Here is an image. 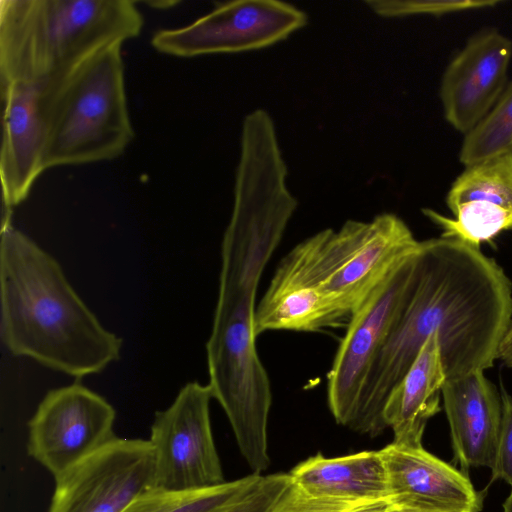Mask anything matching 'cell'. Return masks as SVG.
<instances>
[{"label":"cell","instance_id":"cell-1","mask_svg":"<svg viewBox=\"0 0 512 512\" xmlns=\"http://www.w3.org/2000/svg\"><path fill=\"white\" fill-rule=\"evenodd\" d=\"M287 170L265 159L236 168L234 201L221 243L218 297L206 343L209 387L224 410L253 473L270 465L268 418L272 393L255 345L258 286L298 202Z\"/></svg>","mask_w":512,"mask_h":512},{"label":"cell","instance_id":"cell-2","mask_svg":"<svg viewBox=\"0 0 512 512\" xmlns=\"http://www.w3.org/2000/svg\"><path fill=\"white\" fill-rule=\"evenodd\" d=\"M418 276L381 347L351 429L376 437L385 402L421 347L438 334L447 380L484 372L498 360L512 320V282L480 248L454 238L420 243Z\"/></svg>","mask_w":512,"mask_h":512},{"label":"cell","instance_id":"cell-3","mask_svg":"<svg viewBox=\"0 0 512 512\" xmlns=\"http://www.w3.org/2000/svg\"><path fill=\"white\" fill-rule=\"evenodd\" d=\"M1 339L28 357L75 378L101 373L119 360L123 340L107 330L66 278L59 262L13 227L0 240Z\"/></svg>","mask_w":512,"mask_h":512},{"label":"cell","instance_id":"cell-4","mask_svg":"<svg viewBox=\"0 0 512 512\" xmlns=\"http://www.w3.org/2000/svg\"><path fill=\"white\" fill-rule=\"evenodd\" d=\"M143 23L131 0H0L1 86L57 80Z\"/></svg>","mask_w":512,"mask_h":512},{"label":"cell","instance_id":"cell-5","mask_svg":"<svg viewBox=\"0 0 512 512\" xmlns=\"http://www.w3.org/2000/svg\"><path fill=\"white\" fill-rule=\"evenodd\" d=\"M122 45H110L59 79L40 85L45 170L112 160L133 140Z\"/></svg>","mask_w":512,"mask_h":512},{"label":"cell","instance_id":"cell-6","mask_svg":"<svg viewBox=\"0 0 512 512\" xmlns=\"http://www.w3.org/2000/svg\"><path fill=\"white\" fill-rule=\"evenodd\" d=\"M420 247L397 215L371 221L347 220L335 231L324 229L297 244L279 263L284 277L323 294L349 321L369 294Z\"/></svg>","mask_w":512,"mask_h":512},{"label":"cell","instance_id":"cell-7","mask_svg":"<svg viewBox=\"0 0 512 512\" xmlns=\"http://www.w3.org/2000/svg\"><path fill=\"white\" fill-rule=\"evenodd\" d=\"M419 249L386 276L346 324L327 374L328 407L340 425L350 428L356 418L374 360L415 286Z\"/></svg>","mask_w":512,"mask_h":512},{"label":"cell","instance_id":"cell-8","mask_svg":"<svg viewBox=\"0 0 512 512\" xmlns=\"http://www.w3.org/2000/svg\"><path fill=\"white\" fill-rule=\"evenodd\" d=\"M212 398L208 384L188 382L155 413L148 439L155 460L153 488L192 491L226 482L212 434Z\"/></svg>","mask_w":512,"mask_h":512},{"label":"cell","instance_id":"cell-9","mask_svg":"<svg viewBox=\"0 0 512 512\" xmlns=\"http://www.w3.org/2000/svg\"><path fill=\"white\" fill-rule=\"evenodd\" d=\"M307 14L276 0H235L179 28L160 29L151 44L160 53L191 58L271 46L307 24Z\"/></svg>","mask_w":512,"mask_h":512},{"label":"cell","instance_id":"cell-10","mask_svg":"<svg viewBox=\"0 0 512 512\" xmlns=\"http://www.w3.org/2000/svg\"><path fill=\"white\" fill-rule=\"evenodd\" d=\"M116 411L80 382L49 390L28 421V455L56 477L117 436Z\"/></svg>","mask_w":512,"mask_h":512},{"label":"cell","instance_id":"cell-11","mask_svg":"<svg viewBox=\"0 0 512 512\" xmlns=\"http://www.w3.org/2000/svg\"><path fill=\"white\" fill-rule=\"evenodd\" d=\"M154 469L149 440L116 437L54 477L48 512H122L153 487Z\"/></svg>","mask_w":512,"mask_h":512},{"label":"cell","instance_id":"cell-12","mask_svg":"<svg viewBox=\"0 0 512 512\" xmlns=\"http://www.w3.org/2000/svg\"><path fill=\"white\" fill-rule=\"evenodd\" d=\"M512 42L497 31L477 34L446 68L440 97L446 120L467 134L506 87Z\"/></svg>","mask_w":512,"mask_h":512},{"label":"cell","instance_id":"cell-13","mask_svg":"<svg viewBox=\"0 0 512 512\" xmlns=\"http://www.w3.org/2000/svg\"><path fill=\"white\" fill-rule=\"evenodd\" d=\"M379 453L394 505L428 512H480L484 494L467 474L426 451L394 442Z\"/></svg>","mask_w":512,"mask_h":512},{"label":"cell","instance_id":"cell-14","mask_svg":"<svg viewBox=\"0 0 512 512\" xmlns=\"http://www.w3.org/2000/svg\"><path fill=\"white\" fill-rule=\"evenodd\" d=\"M41 87L27 82L1 86L3 136L0 176L8 210L28 196L45 170L46 129L40 107Z\"/></svg>","mask_w":512,"mask_h":512},{"label":"cell","instance_id":"cell-15","mask_svg":"<svg viewBox=\"0 0 512 512\" xmlns=\"http://www.w3.org/2000/svg\"><path fill=\"white\" fill-rule=\"evenodd\" d=\"M441 396L449 424L453 460L461 471L492 469L502 419L500 389L484 372L446 380Z\"/></svg>","mask_w":512,"mask_h":512},{"label":"cell","instance_id":"cell-16","mask_svg":"<svg viewBox=\"0 0 512 512\" xmlns=\"http://www.w3.org/2000/svg\"><path fill=\"white\" fill-rule=\"evenodd\" d=\"M447 380L438 334L428 337L412 365L390 392L383 420L394 434L393 442L422 446L428 420L440 410V394Z\"/></svg>","mask_w":512,"mask_h":512},{"label":"cell","instance_id":"cell-17","mask_svg":"<svg viewBox=\"0 0 512 512\" xmlns=\"http://www.w3.org/2000/svg\"><path fill=\"white\" fill-rule=\"evenodd\" d=\"M290 476L294 484L317 496L390 499L387 472L379 451L334 458L317 454L295 466Z\"/></svg>","mask_w":512,"mask_h":512},{"label":"cell","instance_id":"cell-18","mask_svg":"<svg viewBox=\"0 0 512 512\" xmlns=\"http://www.w3.org/2000/svg\"><path fill=\"white\" fill-rule=\"evenodd\" d=\"M423 214L442 229L441 237L454 238L480 248L501 232L512 230V210L483 200L459 204L455 218H448L435 210L424 208Z\"/></svg>","mask_w":512,"mask_h":512},{"label":"cell","instance_id":"cell-19","mask_svg":"<svg viewBox=\"0 0 512 512\" xmlns=\"http://www.w3.org/2000/svg\"><path fill=\"white\" fill-rule=\"evenodd\" d=\"M465 167L446 197L452 212L459 204L474 200L492 202L512 210V153Z\"/></svg>","mask_w":512,"mask_h":512},{"label":"cell","instance_id":"cell-20","mask_svg":"<svg viewBox=\"0 0 512 512\" xmlns=\"http://www.w3.org/2000/svg\"><path fill=\"white\" fill-rule=\"evenodd\" d=\"M259 474L226 481L220 485L192 491L149 488L138 495L122 512H214L250 485Z\"/></svg>","mask_w":512,"mask_h":512},{"label":"cell","instance_id":"cell-21","mask_svg":"<svg viewBox=\"0 0 512 512\" xmlns=\"http://www.w3.org/2000/svg\"><path fill=\"white\" fill-rule=\"evenodd\" d=\"M505 153H512V81L488 114L465 134L459 159L469 166Z\"/></svg>","mask_w":512,"mask_h":512},{"label":"cell","instance_id":"cell-22","mask_svg":"<svg viewBox=\"0 0 512 512\" xmlns=\"http://www.w3.org/2000/svg\"><path fill=\"white\" fill-rule=\"evenodd\" d=\"M390 499L357 500L317 496L293 482L265 512H386Z\"/></svg>","mask_w":512,"mask_h":512},{"label":"cell","instance_id":"cell-23","mask_svg":"<svg viewBox=\"0 0 512 512\" xmlns=\"http://www.w3.org/2000/svg\"><path fill=\"white\" fill-rule=\"evenodd\" d=\"M498 0H368L365 4L381 17H402L416 14L441 15L485 8Z\"/></svg>","mask_w":512,"mask_h":512},{"label":"cell","instance_id":"cell-24","mask_svg":"<svg viewBox=\"0 0 512 512\" xmlns=\"http://www.w3.org/2000/svg\"><path fill=\"white\" fill-rule=\"evenodd\" d=\"M291 482L290 473L258 475L250 485L214 512H265Z\"/></svg>","mask_w":512,"mask_h":512},{"label":"cell","instance_id":"cell-25","mask_svg":"<svg viewBox=\"0 0 512 512\" xmlns=\"http://www.w3.org/2000/svg\"><path fill=\"white\" fill-rule=\"evenodd\" d=\"M502 419L498 450L491 469V480H503L512 488V396L500 385Z\"/></svg>","mask_w":512,"mask_h":512},{"label":"cell","instance_id":"cell-26","mask_svg":"<svg viewBox=\"0 0 512 512\" xmlns=\"http://www.w3.org/2000/svg\"><path fill=\"white\" fill-rule=\"evenodd\" d=\"M386 512H428V511H423V510H419V509H414V508L391 504V506L387 509Z\"/></svg>","mask_w":512,"mask_h":512},{"label":"cell","instance_id":"cell-27","mask_svg":"<svg viewBox=\"0 0 512 512\" xmlns=\"http://www.w3.org/2000/svg\"><path fill=\"white\" fill-rule=\"evenodd\" d=\"M503 512H512V488L509 495L507 496L503 503Z\"/></svg>","mask_w":512,"mask_h":512}]
</instances>
